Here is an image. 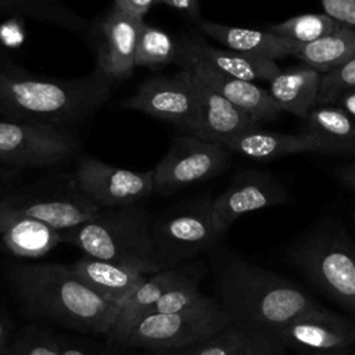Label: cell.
<instances>
[{
	"label": "cell",
	"instance_id": "obj_1",
	"mask_svg": "<svg viewBox=\"0 0 355 355\" xmlns=\"http://www.w3.org/2000/svg\"><path fill=\"white\" fill-rule=\"evenodd\" d=\"M215 298L230 320L276 331L304 318L333 313L295 283L215 245L208 251Z\"/></svg>",
	"mask_w": 355,
	"mask_h": 355
},
{
	"label": "cell",
	"instance_id": "obj_2",
	"mask_svg": "<svg viewBox=\"0 0 355 355\" xmlns=\"http://www.w3.org/2000/svg\"><path fill=\"white\" fill-rule=\"evenodd\" d=\"M7 283L24 313L60 329L107 337L121 308L94 293L62 263H14Z\"/></svg>",
	"mask_w": 355,
	"mask_h": 355
},
{
	"label": "cell",
	"instance_id": "obj_3",
	"mask_svg": "<svg viewBox=\"0 0 355 355\" xmlns=\"http://www.w3.org/2000/svg\"><path fill=\"white\" fill-rule=\"evenodd\" d=\"M112 80L96 68L75 79H49L7 62L0 69V115L65 128L83 122L110 98Z\"/></svg>",
	"mask_w": 355,
	"mask_h": 355
},
{
	"label": "cell",
	"instance_id": "obj_4",
	"mask_svg": "<svg viewBox=\"0 0 355 355\" xmlns=\"http://www.w3.org/2000/svg\"><path fill=\"white\" fill-rule=\"evenodd\" d=\"M153 219L139 204L100 209L89 220L62 230L61 243L83 255L132 265L148 275L161 272L154 257Z\"/></svg>",
	"mask_w": 355,
	"mask_h": 355
},
{
	"label": "cell",
	"instance_id": "obj_5",
	"mask_svg": "<svg viewBox=\"0 0 355 355\" xmlns=\"http://www.w3.org/2000/svg\"><path fill=\"white\" fill-rule=\"evenodd\" d=\"M288 258L323 294L355 313V247L341 225L323 222L304 233Z\"/></svg>",
	"mask_w": 355,
	"mask_h": 355
},
{
	"label": "cell",
	"instance_id": "obj_6",
	"mask_svg": "<svg viewBox=\"0 0 355 355\" xmlns=\"http://www.w3.org/2000/svg\"><path fill=\"white\" fill-rule=\"evenodd\" d=\"M214 198L201 197L176 205L151 223L155 262L161 270L187 263L218 245L222 234L212 218Z\"/></svg>",
	"mask_w": 355,
	"mask_h": 355
},
{
	"label": "cell",
	"instance_id": "obj_7",
	"mask_svg": "<svg viewBox=\"0 0 355 355\" xmlns=\"http://www.w3.org/2000/svg\"><path fill=\"white\" fill-rule=\"evenodd\" d=\"M230 323L215 297L201 305L171 313H151L129 334L125 349L182 351L197 347Z\"/></svg>",
	"mask_w": 355,
	"mask_h": 355
},
{
	"label": "cell",
	"instance_id": "obj_8",
	"mask_svg": "<svg viewBox=\"0 0 355 355\" xmlns=\"http://www.w3.org/2000/svg\"><path fill=\"white\" fill-rule=\"evenodd\" d=\"M100 209L79 191L73 176L40 182L0 198V218H31L61 232L89 220Z\"/></svg>",
	"mask_w": 355,
	"mask_h": 355
},
{
	"label": "cell",
	"instance_id": "obj_9",
	"mask_svg": "<svg viewBox=\"0 0 355 355\" xmlns=\"http://www.w3.org/2000/svg\"><path fill=\"white\" fill-rule=\"evenodd\" d=\"M233 153L223 144L200 139L191 133L179 136L153 169L154 193L169 196L194 183L223 172Z\"/></svg>",
	"mask_w": 355,
	"mask_h": 355
},
{
	"label": "cell",
	"instance_id": "obj_10",
	"mask_svg": "<svg viewBox=\"0 0 355 355\" xmlns=\"http://www.w3.org/2000/svg\"><path fill=\"white\" fill-rule=\"evenodd\" d=\"M76 147V137L64 128L0 121V164L14 168L54 165L71 157Z\"/></svg>",
	"mask_w": 355,
	"mask_h": 355
},
{
	"label": "cell",
	"instance_id": "obj_11",
	"mask_svg": "<svg viewBox=\"0 0 355 355\" xmlns=\"http://www.w3.org/2000/svg\"><path fill=\"white\" fill-rule=\"evenodd\" d=\"M79 191L101 209L139 204L154 193L153 171H132L83 157L73 173Z\"/></svg>",
	"mask_w": 355,
	"mask_h": 355
},
{
	"label": "cell",
	"instance_id": "obj_12",
	"mask_svg": "<svg viewBox=\"0 0 355 355\" xmlns=\"http://www.w3.org/2000/svg\"><path fill=\"white\" fill-rule=\"evenodd\" d=\"M122 105L128 110L168 121L191 133L196 121L191 73L180 68L175 75L147 79Z\"/></svg>",
	"mask_w": 355,
	"mask_h": 355
},
{
	"label": "cell",
	"instance_id": "obj_13",
	"mask_svg": "<svg viewBox=\"0 0 355 355\" xmlns=\"http://www.w3.org/2000/svg\"><path fill=\"white\" fill-rule=\"evenodd\" d=\"M290 201L291 193L273 175L259 171H243L222 194L214 198V225L223 236L240 216L263 208L288 204Z\"/></svg>",
	"mask_w": 355,
	"mask_h": 355
},
{
	"label": "cell",
	"instance_id": "obj_14",
	"mask_svg": "<svg viewBox=\"0 0 355 355\" xmlns=\"http://www.w3.org/2000/svg\"><path fill=\"white\" fill-rule=\"evenodd\" d=\"M176 64H179L180 68L189 69L201 82L214 89L257 123L261 121L276 119L282 112L269 90L261 87L255 82L226 75L200 60L182 54H178Z\"/></svg>",
	"mask_w": 355,
	"mask_h": 355
},
{
	"label": "cell",
	"instance_id": "obj_15",
	"mask_svg": "<svg viewBox=\"0 0 355 355\" xmlns=\"http://www.w3.org/2000/svg\"><path fill=\"white\" fill-rule=\"evenodd\" d=\"M144 19L116 6L101 22L97 68L111 80L125 79L136 68V50Z\"/></svg>",
	"mask_w": 355,
	"mask_h": 355
},
{
	"label": "cell",
	"instance_id": "obj_16",
	"mask_svg": "<svg viewBox=\"0 0 355 355\" xmlns=\"http://www.w3.org/2000/svg\"><path fill=\"white\" fill-rule=\"evenodd\" d=\"M286 348L311 355L348 352L355 345V323L336 313L304 318L276 330Z\"/></svg>",
	"mask_w": 355,
	"mask_h": 355
},
{
	"label": "cell",
	"instance_id": "obj_17",
	"mask_svg": "<svg viewBox=\"0 0 355 355\" xmlns=\"http://www.w3.org/2000/svg\"><path fill=\"white\" fill-rule=\"evenodd\" d=\"M191 86L196 97V121L191 135L204 140L223 143L258 125L193 73Z\"/></svg>",
	"mask_w": 355,
	"mask_h": 355
},
{
	"label": "cell",
	"instance_id": "obj_18",
	"mask_svg": "<svg viewBox=\"0 0 355 355\" xmlns=\"http://www.w3.org/2000/svg\"><path fill=\"white\" fill-rule=\"evenodd\" d=\"M197 268V263L187 262L148 276V279L122 305L105 340L118 348H123L132 330L141 319L151 315L158 300Z\"/></svg>",
	"mask_w": 355,
	"mask_h": 355
},
{
	"label": "cell",
	"instance_id": "obj_19",
	"mask_svg": "<svg viewBox=\"0 0 355 355\" xmlns=\"http://www.w3.org/2000/svg\"><path fill=\"white\" fill-rule=\"evenodd\" d=\"M71 268L94 293L119 308L151 276L140 268L89 255L80 257Z\"/></svg>",
	"mask_w": 355,
	"mask_h": 355
},
{
	"label": "cell",
	"instance_id": "obj_20",
	"mask_svg": "<svg viewBox=\"0 0 355 355\" xmlns=\"http://www.w3.org/2000/svg\"><path fill=\"white\" fill-rule=\"evenodd\" d=\"M286 349L276 331L230 320L208 341L182 352L183 355H286Z\"/></svg>",
	"mask_w": 355,
	"mask_h": 355
},
{
	"label": "cell",
	"instance_id": "obj_21",
	"mask_svg": "<svg viewBox=\"0 0 355 355\" xmlns=\"http://www.w3.org/2000/svg\"><path fill=\"white\" fill-rule=\"evenodd\" d=\"M176 42L178 54L200 60L214 69L239 79L269 82L280 71L276 61L216 49L201 37L183 36Z\"/></svg>",
	"mask_w": 355,
	"mask_h": 355
},
{
	"label": "cell",
	"instance_id": "obj_22",
	"mask_svg": "<svg viewBox=\"0 0 355 355\" xmlns=\"http://www.w3.org/2000/svg\"><path fill=\"white\" fill-rule=\"evenodd\" d=\"M220 144H223L233 154H241L262 161H270L301 153L323 154L322 146L312 136L304 132L282 133L262 130L258 125L225 140Z\"/></svg>",
	"mask_w": 355,
	"mask_h": 355
},
{
	"label": "cell",
	"instance_id": "obj_23",
	"mask_svg": "<svg viewBox=\"0 0 355 355\" xmlns=\"http://www.w3.org/2000/svg\"><path fill=\"white\" fill-rule=\"evenodd\" d=\"M198 28L208 37L222 43L227 50L276 61L291 55V40L266 29L230 26L211 21H200Z\"/></svg>",
	"mask_w": 355,
	"mask_h": 355
},
{
	"label": "cell",
	"instance_id": "obj_24",
	"mask_svg": "<svg viewBox=\"0 0 355 355\" xmlns=\"http://www.w3.org/2000/svg\"><path fill=\"white\" fill-rule=\"evenodd\" d=\"M320 76L308 65L280 69L268 82V90L282 111L305 119L316 107Z\"/></svg>",
	"mask_w": 355,
	"mask_h": 355
},
{
	"label": "cell",
	"instance_id": "obj_25",
	"mask_svg": "<svg viewBox=\"0 0 355 355\" xmlns=\"http://www.w3.org/2000/svg\"><path fill=\"white\" fill-rule=\"evenodd\" d=\"M302 132L322 146L323 154L355 153V121L336 105L315 107L305 118Z\"/></svg>",
	"mask_w": 355,
	"mask_h": 355
},
{
	"label": "cell",
	"instance_id": "obj_26",
	"mask_svg": "<svg viewBox=\"0 0 355 355\" xmlns=\"http://www.w3.org/2000/svg\"><path fill=\"white\" fill-rule=\"evenodd\" d=\"M0 237L4 247L21 258L43 257L61 244V230L22 216L0 218Z\"/></svg>",
	"mask_w": 355,
	"mask_h": 355
},
{
	"label": "cell",
	"instance_id": "obj_27",
	"mask_svg": "<svg viewBox=\"0 0 355 355\" xmlns=\"http://www.w3.org/2000/svg\"><path fill=\"white\" fill-rule=\"evenodd\" d=\"M291 55L320 73L329 72L355 55V29L344 25L338 32L313 42L291 40Z\"/></svg>",
	"mask_w": 355,
	"mask_h": 355
},
{
	"label": "cell",
	"instance_id": "obj_28",
	"mask_svg": "<svg viewBox=\"0 0 355 355\" xmlns=\"http://www.w3.org/2000/svg\"><path fill=\"white\" fill-rule=\"evenodd\" d=\"M344 25L326 12L294 15L283 22L266 25L265 29L298 43H308L338 32Z\"/></svg>",
	"mask_w": 355,
	"mask_h": 355
},
{
	"label": "cell",
	"instance_id": "obj_29",
	"mask_svg": "<svg viewBox=\"0 0 355 355\" xmlns=\"http://www.w3.org/2000/svg\"><path fill=\"white\" fill-rule=\"evenodd\" d=\"M178 42L166 32L143 22L136 50V67L159 69L176 62Z\"/></svg>",
	"mask_w": 355,
	"mask_h": 355
},
{
	"label": "cell",
	"instance_id": "obj_30",
	"mask_svg": "<svg viewBox=\"0 0 355 355\" xmlns=\"http://www.w3.org/2000/svg\"><path fill=\"white\" fill-rule=\"evenodd\" d=\"M0 11L17 12V15L58 24L71 29H80L85 26V22L80 18L62 8L60 4L46 3L42 0H0Z\"/></svg>",
	"mask_w": 355,
	"mask_h": 355
},
{
	"label": "cell",
	"instance_id": "obj_31",
	"mask_svg": "<svg viewBox=\"0 0 355 355\" xmlns=\"http://www.w3.org/2000/svg\"><path fill=\"white\" fill-rule=\"evenodd\" d=\"M201 279L200 268L191 272L189 276L182 279L171 290H168L155 304L151 313H171L193 306L201 305L209 300V295H204L200 291L198 282Z\"/></svg>",
	"mask_w": 355,
	"mask_h": 355
},
{
	"label": "cell",
	"instance_id": "obj_32",
	"mask_svg": "<svg viewBox=\"0 0 355 355\" xmlns=\"http://www.w3.org/2000/svg\"><path fill=\"white\" fill-rule=\"evenodd\" d=\"M3 355H61L54 333L26 327L14 334Z\"/></svg>",
	"mask_w": 355,
	"mask_h": 355
},
{
	"label": "cell",
	"instance_id": "obj_33",
	"mask_svg": "<svg viewBox=\"0 0 355 355\" xmlns=\"http://www.w3.org/2000/svg\"><path fill=\"white\" fill-rule=\"evenodd\" d=\"M351 89H355V55L343 65L322 73L316 107L334 105L336 100Z\"/></svg>",
	"mask_w": 355,
	"mask_h": 355
},
{
	"label": "cell",
	"instance_id": "obj_34",
	"mask_svg": "<svg viewBox=\"0 0 355 355\" xmlns=\"http://www.w3.org/2000/svg\"><path fill=\"white\" fill-rule=\"evenodd\" d=\"M61 355H128L123 348L105 343L93 341L85 334H55Z\"/></svg>",
	"mask_w": 355,
	"mask_h": 355
},
{
	"label": "cell",
	"instance_id": "obj_35",
	"mask_svg": "<svg viewBox=\"0 0 355 355\" xmlns=\"http://www.w3.org/2000/svg\"><path fill=\"white\" fill-rule=\"evenodd\" d=\"M326 14L340 24L355 29V0H320Z\"/></svg>",
	"mask_w": 355,
	"mask_h": 355
},
{
	"label": "cell",
	"instance_id": "obj_36",
	"mask_svg": "<svg viewBox=\"0 0 355 355\" xmlns=\"http://www.w3.org/2000/svg\"><path fill=\"white\" fill-rule=\"evenodd\" d=\"M155 4V0H114V6L137 17H144Z\"/></svg>",
	"mask_w": 355,
	"mask_h": 355
},
{
	"label": "cell",
	"instance_id": "obj_37",
	"mask_svg": "<svg viewBox=\"0 0 355 355\" xmlns=\"http://www.w3.org/2000/svg\"><path fill=\"white\" fill-rule=\"evenodd\" d=\"M166 4L168 7H172L175 10H179L184 14H187L193 19H198L200 17V8L197 0H155V4Z\"/></svg>",
	"mask_w": 355,
	"mask_h": 355
},
{
	"label": "cell",
	"instance_id": "obj_38",
	"mask_svg": "<svg viewBox=\"0 0 355 355\" xmlns=\"http://www.w3.org/2000/svg\"><path fill=\"white\" fill-rule=\"evenodd\" d=\"M334 172H336V176L338 178V180L345 187H349V189L355 190V162L341 165V166L336 168Z\"/></svg>",
	"mask_w": 355,
	"mask_h": 355
},
{
	"label": "cell",
	"instance_id": "obj_39",
	"mask_svg": "<svg viewBox=\"0 0 355 355\" xmlns=\"http://www.w3.org/2000/svg\"><path fill=\"white\" fill-rule=\"evenodd\" d=\"M336 107L345 111L348 115L355 118V89L344 92L334 103Z\"/></svg>",
	"mask_w": 355,
	"mask_h": 355
},
{
	"label": "cell",
	"instance_id": "obj_40",
	"mask_svg": "<svg viewBox=\"0 0 355 355\" xmlns=\"http://www.w3.org/2000/svg\"><path fill=\"white\" fill-rule=\"evenodd\" d=\"M12 333H11V327H10V322L0 313V355L4 354L6 348L8 347L11 338H12Z\"/></svg>",
	"mask_w": 355,
	"mask_h": 355
},
{
	"label": "cell",
	"instance_id": "obj_41",
	"mask_svg": "<svg viewBox=\"0 0 355 355\" xmlns=\"http://www.w3.org/2000/svg\"><path fill=\"white\" fill-rule=\"evenodd\" d=\"M128 355H183L182 351H137L133 354H128Z\"/></svg>",
	"mask_w": 355,
	"mask_h": 355
},
{
	"label": "cell",
	"instance_id": "obj_42",
	"mask_svg": "<svg viewBox=\"0 0 355 355\" xmlns=\"http://www.w3.org/2000/svg\"><path fill=\"white\" fill-rule=\"evenodd\" d=\"M316 355H355L352 352H334V354H316Z\"/></svg>",
	"mask_w": 355,
	"mask_h": 355
},
{
	"label": "cell",
	"instance_id": "obj_43",
	"mask_svg": "<svg viewBox=\"0 0 355 355\" xmlns=\"http://www.w3.org/2000/svg\"><path fill=\"white\" fill-rule=\"evenodd\" d=\"M42 1H46V3H54V4H58V3H57V1H58V0H42Z\"/></svg>",
	"mask_w": 355,
	"mask_h": 355
},
{
	"label": "cell",
	"instance_id": "obj_44",
	"mask_svg": "<svg viewBox=\"0 0 355 355\" xmlns=\"http://www.w3.org/2000/svg\"><path fill=\"white\" fill-rule=\"evenodd\" d=\"M3 184H4V183H3V180H1V178H0V190H1V187H3Z\"/></svg>",
	"mask_w": 355,
	"mask_h": 355
}]
</instances>
